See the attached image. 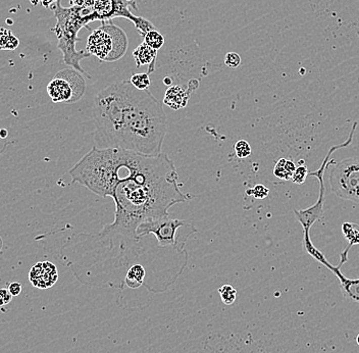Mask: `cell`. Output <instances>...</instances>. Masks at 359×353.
I'll use <instances>...</instances> for the list:
<instances>
[{"instance_id": "obj_1", "label": "cell", "mask_w": 359, "mask_h": 353, "mask_svg": "<svg viewBox=\"0 0 359 353\" xmlns=\"http://www.w3.org/2000/svg\"><path fill=\"white\" fill-rule=\"evenodd\" d=\"M194 197L182 192L174 163L167 154L143 155L125 150L111 197L114 220L102 230L138 238L136 230L141 223L167 216L172 205Z\"/></svg>"}, {"instance_id": "obj_2", "label": "cell", "mask_w": 359, "mask_h": 353, "mask_svg": "<svg viewBox=\"0 0 359 353\" xmlns=\"http://www.w3.org/2000/svg\"><path fill=\"white\" fill-rule=\"evenodd\" d=\"M95 146L143 155L161 153L167 131L163 103L130 80L112 84L94 98Z\"/></svg>"}, {"instance_id": "obj_3", "label": "cell", "mask_w": 359, "mask_h": 353, "mask_svg": "<svg viewBox=\"0 0 359 353\" xmlns=\"http://www.w3.org/2000/svg\"><path fill=\"white\" fill-rule=\"evenodd\" d=\"M124 151L94 146L70 169L72 184L78 183L101 197H112Z\"/></svg>"}, {"instance_id": "obj_4", "label": "cell", "mask_w": 359, "mask_h": 353, "mask_svg": "<svg viewBox=\"0 0 359 353\" xmlns=\"http://www.w3.org/2000/svg\"><path fill=\"white\" fill-rule=\"evenodd\" d=\"M50 9L54 12V16L57 20L56 26L52 31L57 36V47L64 54L65 64L90 79V76L80 66V62L89 57L90 54L87 51H78L76 49V43L80 40L78 33L80 29L87 27L86 24L88 23L85 16L89 15V11L86 8L78 6L65 9L61 5V0H57L54 7H50Z\"/></svg>"}, {"instance_id": "obj_5", "label": "cell", "mask_w": 359, "mask_h": 353, "mask_svg": "<svg viewBox=\"0 0 359 353\" xmlns=\"http://www.w3.org/2000/svg\"><path fill=\"white\" fill-rule=\"evenodd\" d=\"M357 125H358V123L354 122V124L352 126V129H351V132H350V135H349V138L344 143L335 145V146L330 148V150L328 151V153H327V155H326L321 167L318 170L312 171V172H308V175L316 176V178H318V180L320 182V194H319L318 201L313 205H311L310 207H308L306 209H294L295 217L297 218V220L299 223L301 224V226L303 228V247H304V250L310 256H312L317 261L322 263L327 269H330L332 264L327 260L325 255L313 245V243H312V241L310 239L309 233H310V229L313 226V224L316 222L320 220L323 217V214H324V204H325V199H326V187H325V182H324V174H325V171H326L328 165L334 162L333 159L332 160L330 159V157L332 156V154L336 150L345 148V147L349 146L352 143V140H353V137H354V132L356 130Z\"/></svg>"}, {"instance_id": "obj_6", "label": "cell", "mask_w": 359, "mask_h": 353, "mask_svg": "<svg viewBox=\"0 0 359 353\" xmlns=\"http://www.w3.org/2000/svg\"><path fill=\"white\" fill-rule=\"evenodd\" d=\"M196 232L197 229L191 222L171 218L169 215L145 220L136 230L138 238L153 235L160 247L172 248L178 253L187 252L185 250L187 240Z\"/></svg>"}, {"instance_id": "obj_7", "label": "cell", "mask_w": 359, "mask_h": 353, "mask_svg": "<svg viewBox=\"0 0 359 353\" xmlns=\"http://www.w3.org/2000/svg\"><path fill=\"white\" fill-rule=\"evenodd\" d=\"M127 49L126 33L111 21L102 22L101 26L90 34L86 46V51L90 55H95L100 61L108 63L121 60Z\"/></svg>"}, {"instance_id": "obj_8", "label": "cell", "mask_w": 359, "mask_h": 353, "mask_svg": "<svg viewBox=\"0 0 359 353\" xmlns=\"http://www.w3.org/2000/svg\"><path fill=\"white\" fill-rule=\"evenodd\" d=\"M329 182L337 197L359 203V158L349 157L333 162Z\"/></svg>"}, {"instance_id": "obj_9", "label": "cell", "mask_w": 359, "mask_h": 353, "mask_svg": "<svg viewBox=\"0 0 359 353\" xmlns=\"http://www.w3.org/2000/svg\"><path fill=\"white\" fill-rule=\"evenodd\" d=\"M49 97L54 103H75L86 92V81L75 69L58 72L47 86Z\"/></svg>"}, {"instance_id": "obj_10", "label": "cell", "mask_w": 359, "mask_h": 353, "mask_svg": "<svg viewBox=\"0 0 359 353\" xmlns=\"http://www.w3.org/2000/svg\"><path fill=\"white\" fill-rule=\"evenodd\" d=\"M58 279V272L54 263L50 261L38 262L32 267L29 273V280L32 285L39 289L52 287Z\"/></svg>"}, {"instance_id": "obj_11", "label": "cell", "mask_w": 359, "mask_h": 353, "mask_svg": "<svg viewBox=\"0 0 359 353\" xmlns=\"http://www.w3.org/2000/svg\"><path fill=\"white\" fill-rule=\"evenodd\" d=\"M197 87L198 85L192 86L191 82H189L188 86H170L165 92L163 103L169 106L171 109H181L188 104L192 91H194Z\"/></svg>"}, {"instance_id": "obj_12", "label": "cell", "mask_w": 359, "mask_h": 353, "mask_svg": "<svg viewBox=\"0 0 359 353\" xmlns=\"http://www.w3.org/2000/svg\"><path fill=\"white\" fill-rule=\"evenodd\" d=\"M157 56V50L151 48L146 43H141L133 52V57L136 66H149L148 75L152 74L155 70V60Z\"/></svg>"}, {"instance_id": "obj_13", "label": "cell", "mask_w": 359, "mask_h": 353, "mask_svg": "<svg viewBox=\"0 0 359 353\" xmlns=\"http://www.w3.org/2000/svg\"><path fill=\"white\" fill-rule=\"evenodd\" d=\"M340 280V284L343 290L344 296L351 301L359 303V278L358 279H348L341 272V266L334 267L332 271Z\"/></svg>"}, {"instance_id": "obj_14", "label": "cell", "mask_w": 359, "mask_h": 353, "mask_svg": "<svg viewBox=\"0 0 359 353\" xmlns=\"http://www.w3.org/2000/svg\"><path fill=\"white\" fill-rule=\"evenodd\" d=\"M147 278L148 276L146 268L140 263H136L130 267L127 271L124 278V283L130 289L135 290L141 286H145V279Z\"/></svg>"}, {"instance_id": "obj_15", "label": "cell", "mask_w": 359, "mask_h": 353, "mask_svg": "<svg viewBox=\"0 0 359 353\" xmlns=\"http://www.w3.org/2000/svg\"><path fill=\"white\" fill-rule=\"evenodd\" d=\"M342 232L348 242V245L340 254L341 261L339 264L341 266L348 260V252L350 248L355 244H359V225L353 223H344L342 226Z\"/></svg>"}, {"instance_id": "obj_16", "label": "cell", "mask_w": 359, "mask_h": 353, "mask_svg": "<svg viewBox=\"0 0 359 353\" xmlns=\"http://www.w3.org/2000/svg\"><path fill=\"white\" fill-rule=\"evenodd\" d=\"M295 169H296V164L293 160L281 158L278 160V162L275 165L274 174L281 180L288 181L291 180Z\"/></svg>"}, {"instance_id": "obj_17", "label": "cell", "mask_w": 359, "mask_h": 353, "mask_svg": "<svg viewBox=\"0 0 359 353\" xmlns=\"http://www.w3.org/2000/svg\"><path fill=\"white\" fill-rule=\"evenodd\" d=\"M19 44V39L10 30L0 28V50H15Z\"/></svg>"}, {"instance_id": "obj_18", "label": "cell", "mask_w": 359, "mask_h": 353, "mask_svg": "<svg viewBox=\"0 0 359 353\" xmlns=\"http://www.w3.org/2000/svg\"><path fill=\"white\" fill-rule=\"evenodd\" d=\"M144 43H146L151 48L158 50L163 46L164 38L156 30H151L144 36Z\"/></svg>"}, {"instance_id": "obj_19", "label": "cell", "mask_w": 359, "mask_h": 353, "mask_svg": "<svg viewBox=\"0 0 359 353\" xmlns=\"http://www.w3.org/2000/svg\"><path fill=\"white\" fill-rule=\"evenodd\" d=\"M218 293L220 295L221 301L226 305H232L237 298V291L231 285H223L218 289Z\"/></svg>"}, {"instance_id": "obj_20", "label": "cell", "mask_w": 359, "mask_h": 353, "mask_svg": "<svg viewBox=\"0 0 359 353\" xmlns=\"http://www.w3.org/2000/svg\"><path fill=\"white\" fill-rule=\"evenodd\" d=\"M235 153L239 158H246L251 155L252 149L246 140H239L235 144Z\"/></svg>"}, {"instance_id": "obj_21", "label": "cell", "mask_w": 359, "mask_h": 353, "mask_svg": "<svg viewBox=\"0 0 359 353\" xmlns=\"http://www.w3.org/2000/svg\"><path fill=\"white\" fill-rule=\"evenodd\" d=\"M130 81L138 90H147L150 86V78L148 74H136L132 76Z\"/></svg>"}, {"instance_id": "obj_22", "label": "cell", "mask_w": 359, "mask_h": 353, "mask_svg": "<svg viewBox=\"0 0 359 353\" xmlns=\"http://www.w3.org/2000/svg\"><path fill=\"white\" fill-rule=\"evenodd\" d=\"M307 175H308L307 166L304 164H300L299 166H296V169L293 172L291 181L295 184H303L307 178Z\"/></svg>"}, {"instance_id": "obj_23", "label": "cell", "mask_w": 359, "mask_h": 353, "mask_svg": "<svg viewBox=\"0 0 359 353\" xmlns=\"http://www.w3.org/2000/svg\"><path fill=\"white\" fill-rule=\"evenodd\" d=\"M248 196H253L256 199H265L270 194V189L261 184H257L252 188L246 190Z\"/></svg>"}, {"instance_id": "obj_24", "label": "cell", "mask_w": 359, "mask_h": 353, "mask_svg": "<svg viewBox=\"0 0 359 353\" xmlns=\"http://www.w3.org/2000/svg\"><path fill=\"white\" fill-rule=\"evenodd\" d=\"M225 64L231 69H236L241 65V56L236 52H228L225 56Z\"/></svg>"}, {"instance_id": "obj_25", "label": "cell", "mask_w": 359, "mask_h": 353, "mask_svg": "<svg viewBox=\"0 0 359 353\" xmlns=\"http://www.w3.org/2000/svg\"><path fill=\"white\" fill-rule=\"evenodd\" d=\"M13 297L14 296L10 293L9 289H0V307L9 304L12 301Z\"/></svg>"}, {"instance_id": "obj_26", "label": "cell", "mask_w": 359, "mask_h": 353, "mask_svg": "<svg viewBox=\"0 0 359 353\" xmlns=\"http://www.w3.org/2000/svg\"><path fill=\"white\" fill-rule=\"evenodd\" d=\"M9 291L13 296H18L22 292V285L19 282H12L9 285Z\"/></svg>"}, {"instance_id": "obj_27", "label": "cell", "mask_w": 359, "mask_h": 353, "mask_svg": "<svg viewBox=\"0 0 359 353\" xmlns=\"http://www.w3.org/2000/svg\"><path fill=\"white\" fill-rule=\"evenodd\" d=\"M8 135H9L8 130H6V129H2V130H0V138L5 139V138L8 137Z\"/></svg>"}, {"instance_id": "obj_28", "label": "cell", "mask_w": 359, "mask_h": 353, "mask_svg": "<svg viewBox=\"0 0 359 353\" xmlns=\"http://www.w3.org/2000/svg\"><path fill=\"white\" fill-rule=\"evenodd\" d=\"M42 2V5L45 7V8H50L51 7V4L53 3V0H41Z\"/></svg>"}, {"instance_id": "obj_29", "label": "cell", "mask_w": 359, "mask_h": 353, "mask_svg": "<svg viewBox=\"0 0 359 353\" xmlns=\"http://www.w3.org/2000/svg\"><path fill=\"white\" fill-rule=\"evenodd\" d=\"M163 84L166 85V86H168V87H170V86H171V80H170V78H164Z\"/></svg>"}, {"instance_id": "obj_30", "label": "cell", "mask_w": 359, "mask_h": 353, "mask_svg": "<svg viewBox=\"0 0 359 353\" xmlns=\"http://www.w3.org/2000/svg\"><path fill=\"white\" fill-rule=\"evenodd\" d=\"M73 3H74L75 6L80 7V5H81V3H82V0H73Z\"/></svg>"}, {"instance_id": "obj_31", "label": "cell", "mask_w": 359, "mask_h": 353, "mask_svg": "<svg viewBox=\"0 0 359 353\" xmlns=\"http://www.w3.org/2000/svg\"><path fill=\"white\" fill-rule=\"evenodd\" d=\"M356 343L359 345V334H358L357 337H356Z\"/></svg>"}, {"instance_id": "obj_32", "label": "cell", "mask_w": 359, "mask_h": 353, "mask_svg": "<svg viewBox=\"0 0 359 353\" xmlns=\"http://www.w3.org/2000/svg\"><path fill=\"white\" fill-rule=\"evenodd\" d=\"M57 2V0H53V3H56Z\"/></svg>"}]
</instances>
